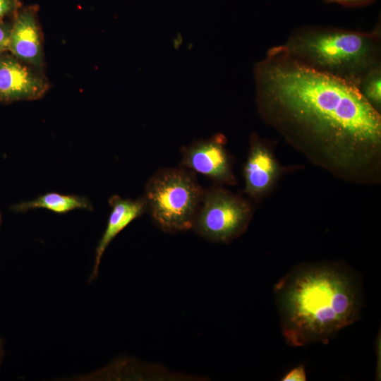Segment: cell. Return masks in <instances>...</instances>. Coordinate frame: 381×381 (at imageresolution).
I'll return each instance as SVG.
<instances>
[{
	"label": "cell",
	"instance_id": "6da1fadb",
	"mask_svg": "<svg viewBox=\"0 0 381 381\" xmlns=\"http://www.w3.org/2000/svg\"><path fill=\"white\" fill-rule=\"evenodd\" d=\"M261 118L315 164L351 182L380 179L381 116L354 85L271 48L254 66Z\"/></svg>",
	"mask_w": 381,
	"mask_h": 381
},
{
	"label": "cell",
	"instance_id": "7a4b0ae2",
	"mask_svg": "<svg viewBox=\"0 0 381 381\" xmlns=\"http://www.w3.org/2000/svg\"><path fill=\"white\" fill-rule=\"evenodd\" d=\"M282 335L289 346L324 344L354 323L362 307L361 284L338 263L298 265L274 286Z\"/></svg>",
	"mask_w": 381,
	"mask_h": 381
},
{
	"label": "cell",
	"instance_id": "3957f363",
	"mask_svg": "<svg viewBox=\"0 0 381 381\" xmlns=\"http://www.w3.org/2000/svg\"><path fill=\"white\" fill-rule=\"evenodd\" d=\"M282 47L302 64L358 88L368 73L381 66L377 32L304 28L293 32Z\"/></svg>",
	"mask_w": 381,
	"mask_h": 381
},
{
	"label": "cell",
	"instance_id": "277c9868",
	"mask_svg": "<svg viewBox=\"0 0 381 381\" xmlns=\"http://www.w3.org/2000/svg\"><path fill=\"white\" fill-rule=\"evenodd\" d=\"M204 193L193 172L166 168L151 176L143 198L157 226L167 233H176L193 229Z\"/></svg>",
	"mask_w": 381,
	"mask_h": 381
},
{
	"label": "cell",
	"instance_id": "5b68a950",
	"mask_svg": "<svg viewBox=\"0 0 381 381\" xmlns=\"http://www.w3.org/2000/svg\"><path fill=\"white\" fill-rule=\"evenodd\" d=\"M252 216L246 200L217 184L205 190L193 229L208 241L229 243L246 231Z\"/></svg>",
	"mask_w": 381,
	"mask_h": 381
},
{
	"label": "cell",
	"instance_id": "8992f818",
	"mask_svg": "<svg viewBox=\"0 0 381 381\" xmlns=\"http://www.w3.org/2000/svg\"><path fill=\"white\" fill-rule=\"evenodd\" d=\"M226 143V139L222 133L194 141L181 149V166L210 179L218 185H234L236 179Z\"/></svg>",
	"mask_w": 381,
	"mask_h": 381
},
{
	"label": "cell",
	"instance_id": "52a82bcc",
	"mask_svg": "<svg viewBox=\"0 0 381 381\" xmlns=\"http://www.w3.org/2000/svg\"><path fill=\"white\" fill-rule=\"evenodd\" d=\"M12 54L0 56V102L32 100L49 88L47 80Z\"/></svg>",
	"mask_w": 381,
	"mask_h": 381
},
{
	"label": "cell",
	"instance_id": "ba28073f",
	"mask_svg": "<svg viewBox=\"0 0 381 381\" xmlns=\"http://www.w3.org/2000/svg\"><path fill=\"white\" fill-rule=\"evenodd\" d=\"M35 5L20 8L13 16L8 49L11 54L34 68L44 66L42 37Z\"/></svg>",
	"mask_w": 381,
	"mask_h": 381
},
{
	"label": "cell",
	"instance_id": "9c48e42d",
	"mask_svg": "<svg viewBox=\"0 0 381 381\" xmlns=\"http://www.w3.org/2000/svg\"><path fill=\"white\" fill-rule=\"evenodd\" d=\"M280 173L281 167L270 146L252 133L243 168L245 193L253 199L262 198L271 190Z\"/></svg>",
	"mask_w": 381,
	"mask_h": 381
},
{
	"label": "cell",
	"instance_id": "30bf717a",
	"mask_svg": "<svg viewBox=\"0 0 381 381\" xmlns=\"http://www.w3.org/2000/svg\"><path fill=\"white\" fill-rule=\"evenodd\" d=\"M109 202L111 212L106 229L96 248L95 262L90 281L97 277L102 256L109 244L131 222L147 212L146 202L143 197L132 200L113 195Z\"/></svg>",
	"mask_w": 381,
	"mask_h": 381
},
{
	"label": "cell",
	"instance_id": "8fae6325",
	"mask_svg": "<svg viewBox=\"0 0 381 381\" xmlns=\"http://www.w3.org/2000/svg\"><path fill=\"white\" fill-rule=\"evenodd\" d=\"M35 208H45L57 213H65L75 209L90 210L92 205L85 198L49 193L33 200L23 202L13 207V210L18 212Z\"/></svg>",
	"mask_w": 381,
	"mask_h": 381
},
{
	"label": "cell",
	"instance_id": "7c38bea8",
	"mask_svg": "<svg viewBox=\"0 0 381 381\" xmlns=\"http://www.w3.org/2000/svg\"><path fill=\"white\" fill-rule=\"evenodd\" d=\"M380 67H377L368 73L358 86V89L363 95L378 111H380L381 105Z\"/></svg>",
	"mask_w": 381,
	"mask_h": 381
},
{
	"label": "cell",
	"instance_id": "4fadbf2b",
	"mask_svg": "<svg viewBox=\"0 0 381 381\" xmlns=\"http://www.w3.org/2000/svg\"><path fill=\"white\" fill-rule=\"evenodd\" d=\"M20 8V0H0V21L8 16H14Z\"/></svg>",
	"mask_w": 381,
	"mask_h": 381
},
{
	"label": "cell",
	"instance_id": "5bb4252c",
	"mask_svg": "<svg viewBox=\"0 0 381 381\" xmlns=\"http://www.w3.org/2000/svg\"><path fill=\"white\" fill-rule=\"evenodd\" d=\"M11 29V23L0 21V56L8 49Z\"/></svg>",
	"mask_w": 381,
	"mask_h": 381
},
{
	"label": "cell",
	"instance_id": "9a60e30c",
	"mask_svg": "<svg viewBox=\"0 0 381 381\" xmlns=\"http://www.w3.org/2000/svg\"><path fill=\"white\" fill-rule=\"evenodd\" d=\"M283 381H306L305 366L301 365L288 372L282 379Z\"/></svg>",
	"mask_w": 381,
	"mask_h": 381
},
{
	"label": "cell",
	"instance_id": "2e32d148",
	"mask_svg": "<svg viewBox=\"0 0 381 381\" xmlns=\"http://www.w3.org/2000/svg\"><path fill=\"white\" fill-rule=\"evenodd\" d=\"M326 1L329 2H334V3H338V4H351L366 2L370 0H326Z\"/></svg>",
	"mask_w": 381,
	"mask_h": 381
}]
</instances>
